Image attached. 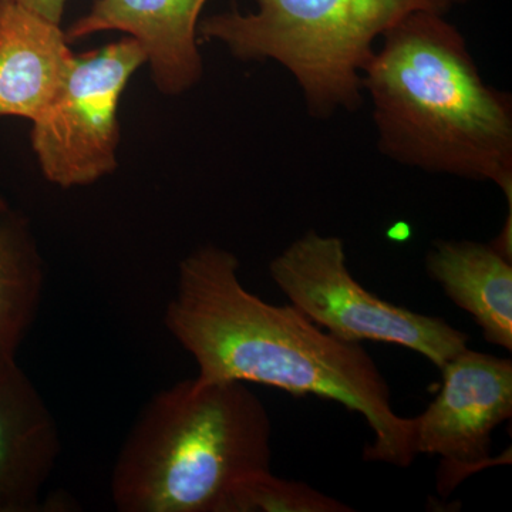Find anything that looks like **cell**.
I'll return each instance as SVG.
<instances>
[{"instance_id": "cell-1", "label": "cell", "mask_w": 512, "mask_h": 512, "mask_svg": "<svg viewBox=\"0 0 512 512\" xmlns=\"http://www.w3.org/2000/svg\"><path fill=\"white\" fill-rule=\"evenodd\" d=\"M164 322L197 363L200 382L264 384L332 400L359 413L373 431L366 461L409 467L416 458L414 417L394 412L373 357L291 303L272 305L249 292L227 249L210 244L185 256Z\"/></svg>"}, {"instance_id": "cell-2", "label": "cell", "mask_w": 512, "mask_h": 512, "mask_svg": "<svg viewBox=\"0 0 512 512\" xmlns=\"http://www.w3.org/2000/svg\"><path fill=\"white\" fill-rule=\"evenodd\" d=\"M377 148L394 163L500 188L512 210V97L485 82L446 13L386 30L363 73Z\"/></svg>"}, {"instance_id": "cell-3", "label": "cell", "mask_w": 512, "mask_h": 512, "mask_svg": "<svg viewBox=\"0 0 512 512\" xmlns=\"http://www.w3.org/2000/svg\"><path fill=\"white\" fill-rule=\"evenodd\" d=\"M271 441V417L247 383L181 380L151 399L121 446L114 507L218 512L235 485L271 471Z\"/></svg>"}, {"instance_id": "cell-4", "label": "cell", "mask_w": 512, "mask_h": 512, "mask_svg": "<svg viewBox=\"0 0 512 512\" xmlns=\"http://www.w3.org/2000/svg\"><path fill=\"white\" fill-rule=\"evenodd\" d=\"M201 20L198 39L218 42L241 62H275L291 74L312 119L365 103L363 73L384 32L431 0H254ZM440 12V10H439Z\"/></svg>"}, {"instance_id": "cell-5", "label": "cell", "mask_w": 512, "mask_h": 512, "mask_svg": "<svg viewBox=\"0 0 512 512\" xmlns=\"http://www.w3.org/2000/svg\"><path fill=\"white\" fill-rule=\"evenodd\" d=\"M269 275L291 305L335 338L402 346L439 369L467 348V333L446 320L394 305L363 288L350 272L339 237L305 232L272 259Z\"/></svg>"}, {"instance_id": "cell-6", "label": "cell", "mask_w": 512, "mask_h": 512, "mask_svg": "<svg viewBox=\"0 0 512 512\" xmlns=\"http://www.w3.org/2000/svg\"><path fill=\"white\" fill-rule=\"evenodd\" d=\"M144 63L130 36L76 56L62 92L33 121V151L50 183L82 187L116 170L121 94Z\"/></svg>"}, {"instance_id": "cell-7", "label": "cell", "mask_w": 512, "mask_h": 512, "mask_svg": "<svg viewBox=\"0 0 512 512\" xmlns=\"http://www.w3.org/2000/svg\"><path fill=\"white\" fill-rule=\"evenodd\" d=\"M436 399L414 417V450L439 456L451 476L491 460L494 430L512 416V360L464 349L441 367Z\"/></svg>"}, {"instance_id": "cell-8", "label": "cell", "mask_w": 512, "mask_h": 512, "mask_svg": "<svg viewBox=\"0 0 512 512\" xmlns=\"http://www.w3.org/2000/svg\"><path fill=\"white\" fill-rule=\"evenodd\" d=\"M208 0H97L76 20L69 42L99 32L126 33L143 47L161 93L178 96L200 82L204 66L198 25Z\"/></svg>"}, {"instance_id": "cell-9", "label": "cell", "mask_w": 512, "mask_h": 512, "mask_svg": "<svg viewBox=\"0 0 512 512\" xmlns=\"http://www.w3.org/2000/svg\"><path fill=\"white\" fill-rule=\"evenodd\" d=\"M60 456V431L18 362L0 366V512H32Z\"/></svg>"}, {"instance_id": "cell-10", "label": "cell", "mask_w": 512, "mask_h": 512, "mask_svg": "<svg viewBox=\"0 0 512 512\" xmlns=\"http://www.w3.org/2000/svg\"><path fill=\"white\" fill-rule=\"evenodd\" d=\"M74 59L60 25L0 2V117L39 119L62 92Z\"/></svg>"}, {"instance_id": "cell-11", "label": "cell", "mask_w": 512, "mask_h": 512, "mask_svg": "<svg viewBox=\"0 0 512 512\" xmlns=\"http://www.w3.org/2000/svg\"><path fill=\"white\" fill-rule=\"evenodd\" d=\"M426 271L488 343L511 352L512 259L493 244L440 239L426 255Z\"/></svg>"}, {"instance_id": "cell-12", "label": "cell", "mask_w": 512, "mask_h": 512, "mask_svg": "<svg viewBox=\"0 0 512 512\" xmlns=\"http://www.w3.org/2000/svg\"><path fill=\"white\" fill-rule=\"evenodd\" d=\"M43 285L45 266L29 221L0 197V366L16 362Z\"/></svg>"}, {"instance_id": "cell-13", "label": "cell", "mask_w": 512, "mask_h": 512, "mask_svg": "<svg viewBox=\"0 0 512 512\" xmlns=\"http://www.w3.org/2000/svg\"><path fill=\"white\" fill-rule=\"evenodd\" d=\"M348 504L320 493L311 485L275 477L271 471L254 474L235 485L218 512H349Z\"/></svg>"}, {"instance_id": "cell-14", "label": "cell", "mask_w": 512, "mask_h": 512, "mask_svg": "<svg viewBox=\"0 0 512 512\" xmlns=\"http://www.w3.org/2000/svg\"><path fill=\"white\" fill-rule=\"evenodd\" d=\"M0 2L15 3V5L22 6V8L60 25L67 0H0Z\"/></svg>"}, {"instance_id": "cell-15", "label": "cell", "mask_w": 512, "mask_h": 512, "mask_svg": "<svg viewBox=\"0 0 512 512\" xmlns=\"http://www.w3.org/2000/svg\"><path fill=\"white\" fill-rule=\"evenodd\" d=\"M436 6L437 10H440L441 13L450 12L451 9L457 8V6L466 5V3L470 2V0H431Z\"/></svg>"}]
</instances>
